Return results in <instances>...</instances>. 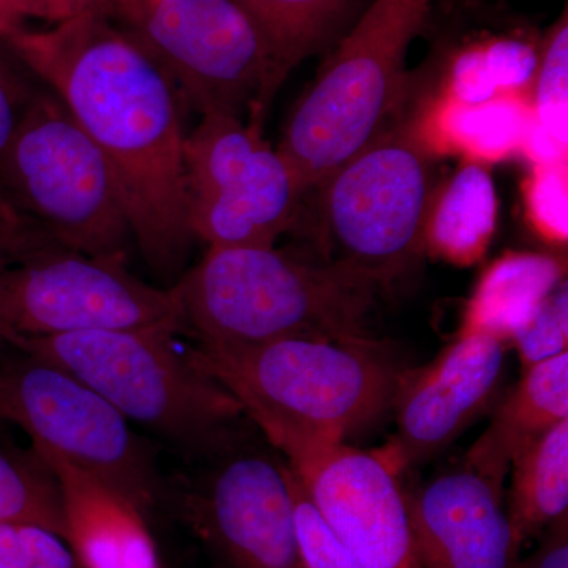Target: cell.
<instances>
[{"label": "cell", "instance_id": "12", "mask_svg": "<svg viewBox=\"0 0 568 568\" xmlns=\"http://www.w3.org/2000/svg\"><path fill=\"white\" fill-rule=\"evenodd\" d=\"M213 458L215 466L190 497L189 508L224 566L305 568L286 463L241 440Z\"/></svg>", "mask_w": 568, "mask_h": 568}, {"label": "cell", "instance_id": "2", "mask_svg": "<svg viewBox=\"0 0 568 568\" xmlns=\"http://www.w3.org/2000/svg\"><path fill=\"white\" fill-rule=\"evenodd\" d=\"M189 357L235 396L283 455L361 435L390 413L402 375L373 339L290 336L253 346L197 345Z\"/></svg>", "mask_w": 568, "mask_h": 568}, {"label": "cell", "instance_id": "19", "mask_svg": "<svg viewBox=\"0 0 568 568\" xmlns=\"http://www.w3.org/2000/svg\"><path fill=\"white\" fill-rule=\"evenodd\" d=\"M497 222L495 183L480 164H466L433 201L424 246L455 265H470L484 256Z\"/></svg>", "mask_w": 568, "mask_h": 568}, {"label": "cell", "instance_id": "3", "mask_svg": "<svg viewBox=\"0 0 568 568\" xmlns=\"http://www.w3.org/2000/svg\"><path fill=\"white\" fill-rule=\"evenodd\" d=\"M183 328L207 346L290 336L369 342L377 290L345 265L305 263L275 245L209 246L173 284Z\"/></svg>", "mask_w": 568, "mask_h": 568}, {"label": "cell", "instance_id": "25", "mask_svg": "<svg viewBox=\"0 0 568 568\" xmlns=\"http://www.w3.org/2000/svg\"><path fill=\"white\" fill-rule=\"evenodd\" d=\"M287 484L293 497L295 532L305 568H362L349 549L325 523L306 495L293 469L286 465Z\"/></svg>", "mask_w": 568, "mask_h": 568}, {"label": "cell", "instance_id": "14", "mask_svg": "<svg viewBox=\"0 0 568 568\" xmlns=\"http://www.w3.org/2000/svg\"><path fill=\"white\" fill-rule=\"evenodd\" d=\"M507 346L488 335H458L435 361L402 372L392 410L396 429L376 455L396 476L450 446L496 398Z\"/></svg>", "mask_w": 568, "mask_h": 568}, {"label": "cell", "instance_id": "24", "mask_svg": "<svg viewBox=\"0 0 568 568\" xmlns=\"http://www.w3.org/2000/svg\"><path fill=\"white\" fill-rule=\"evenodd\" d=\"M534 119L567 148L568 138V24L567 14L556 22L540 51L536 74Z\"/></svg>", "mask_w": 568, "mask_h": 568}, {"label": "cell", "instance_id": "32", "mask_svg": "<svg viewBox=\"0 0 568 568\" xmlns=\"http://www.w3.org/2000/svg\"><path fill=\"white\" fill-rule=\"evenodd\" d=\"M18 18H37L61 24L74 18L93 17L108 18L115 24L129 20L136 0H11Z\"/></svg>", "mask_w": 568, "mask_h": 568}, {"label": "cell", "instance_id": "21", "mask_svg": "<svg viewBox=\"0 0 568 568\" xmlns=\"http://www.w3.org/2000/svg\"><path fill=\"white\" fill-rule=\"evenodd\" d=\"M532 119V104L514 93L481 104L447 99L435 112L429 134L448 151L497 162L523 152Z\"/></svg>", "mask_w": 568, "mask_h": 568}, {"label": "cell", "instance_id": "7", "mask_svg": "<svg viewBox=\"0 0 568 568\" xmlns=\"http://www.w3.org/2000/svg\"><path fill=\"white\" fill-rule=\"evenodd\" d=\"M429 151L416 125L390 126L315 189L331 263L381 290L416 264L433 203Z\"/></svg>", "mask_w": 568, "mask_h": 568}, {"label": "cell", "instance_id": "18", "mask_svg": "<svg viewBox=\"0 0 568 568\" xmlns=\"http://www.w3.org/2000/svg\"><path fill=\"white\" fill-rule=\"evenodd\" d=\"M564 264L540 253H507L478 280L458 335H488L507 347L538 306L562 284Z\"/></svg>", "mask_w": 568, "mask_h": 568}, {"label": "cell", "instance_id": "34", "mask_svg": "<svg viewBox=\"0 0 568 568\" xmlns=\"http://www.w3.org/2000/svg\"><path fill=\"white\" fill-rule=\"evenodd\" d=\"M519 568H568V515L544 530L536 551L521 559Z\"/></svg>", "mask_w": 568, "mask_h": 568}, {"label": "cell", "instance_id": "9", "mask_svg": "<svg viewBox=\"0 0 568 568\" xmlns=\"http://www.w3.org/2000/svg\"><path fill=\"white\" fill-rule=\"evenodd\" d=\"M9 349L0 355V420L20 426L33 452L58 455L111 485L141 510L153 506L162 480L130 422L61 366Z\"/></svg>", "mask_w": 568, "mask_h": 568}, {"label": "cell", "instance_id": "28", "mask_svg": "<svg viewBox=\"0 0 568 568\" xmlns=\"http://www.w3.org/2000/svg\"><path fill=\"white\" fill-rule=\"evenodd\" d=\"M526 203L538 233L549 242H567L568 185L566 162L536 164L526 186Z\"/></svg>", "mask_w": 568, "mask_h": 568}, {"label": "cell", "instance_id": "30", "mask_svg": "<svg viewBox=\"0 0 568 568\" xmlns=\"http://www.w3.org/2000/svg\"><path fill=\"white\" fill-rule=\"evenodd\" d=\"M489 71L500 95H521L534 84L540 63V51L528 40L497 37L487 40Z\"/></svg>", "mask_w": 568, "mask_h": 568}, {"label": "cell", "instance_id": "35", "mask_svg": "<svg viewBox=\"0 0 568 568\" xmlns=\"http://www.w3.org/2000/svg\"><path fill=\"white\" fill-rule=\"evenodd\" d=\"M21 28V20L14 11L11 0H0V36H9V33Z\"/></svg>", "mask_w": 568, "mask_h": 568}, {"label": "cell", "instance_id": "15", "mask_svg": "<svg viewBox=\"0 0 568 568\" xmlns=\"http://www.w3.org/2000/svg\"><path fill=\"white\" fill-rule=\"evenodd\" d=\"M405 499L422 568H519L521 544L503 485L462 467L405 491Z\"/></svg>", "mask_w": 568, "mask_h": 568}, {"label": "cell", "instance_id": "16", "mask_svg": "<svg viewBox=\"0 0 568 568\" xmlns=\"http://www.w3.org/2000/svg\"><path fill=\"white\" fill-rule=\"evenodd\" d=\"M61 491L63 538L82 568H160L142 510L121 491L47 452Z\"/></svg>", "mask_w": 568, "mask_h": 568}, {"label": "cell", "instance_id": "5", "mask_svg": "<svg viewBox=\"0 0 568 568\" xmlns=\"http://www.w3.org/2000/svg\"><path fill=\"white\" fill-rule=\"evenodd\" d=\"M432 0H375L298 102L278 152L305 194L386 129Z\"/></svg>", "mask_w": 568, "mask_h": 568}, {"label": "cell", "instance_id": "10", "mask_svg": "<svg viewBox=\"0 0 568 568\" xmlns=\"http://www.w3.org/2000/svg\"><path fill=\"white\" fill-rule=\"evenodd\" d=\"M263 123L201 115L186 134L185 194L194 241L209 246L275 245L297 223L306 194Z\"/></svg>", "mask_w": 568, "mask_h": 568}, {"label": "cell", "instance_id": "6", "mask_svg": "<svg viewBox=\"0 0 568 568\" xmlns=\"http://www.w3.org/2000/svg\"><path fill=\"white\" fill-rule=\"evenodd\" d=\"M0 193L63 248L125 260L133 235L115 175L48 85L0 163Z\"/></svg>", "mask_w": 568, "mask_h": 568}, {"label": "cell", "instance_id": "17", "mask_svg": "<svg viewBox=\"0 0 568 568\" xmlns=\"http://www.w3.org/2000/svg\"><path fill=\"white\" fill-rule=\"evenodd\" d=\"M567 418L568 353H564L521 373L488 428L467 450L465 467L503 485L515 459Z\"/></svg>", "mask_w": 568, "mask_h": 568}, {"label": "cell", "instance_id": "13", "mask_svg": "<svg viewBox=\"0 0 568 568\" xmlns=\"http://www.w3.org/2000/svg\"><path fill=\"white\" fill-rule=\"evenodd\" d=\"M284 457L362 568H422L405 489L375 450L345 443L295 448Z\"/></svg>", "mask_w": 568, "mask_h": 568}, {"label": "cell", "instance_id": "22", "mask_svg": "<svg viewBox=\"0 0 568 568\" xmlns=\"http://www.w3.org/2000/svg\"><path fill=\"white\" fill-rule=\"evenodd\" d=\"M263 33L282 85L315 52L351 0H235Z\"/></svg>", "mask_w": 568, "mask_h": 568}, {"label": "cell", "instance_id": "26", "mask_svg": "<svg viewBox=\"0 0 568 568\" xmlns=\"http://www.w3.org/2000/svg\"><path fill=\"white\" fill-rule=\"evenodd\" d=\"M521 369L547 362L567 353L568 291L562 283L538 306L536 315L511 336Z\"/></svg>", "mask_w": 568, "mask_h": 568}, {"label": "cell", "instance_id": "1", "mask_svg": "<svg viewBox=\"0 0 568 568\" xmlns=\"http://www.w3.org/2000/svg\"><path fill=\"white\" fill-rule=\"evenodd\" d=\"M106 156L133 241L153 274H181L194 242L181 97L140 44L103 17L6 36Z\"/></svg>", "mask_w": 568, "mask_h": 568}, {"label": "cell", "instance_id": "33", "mask_svg": "<svg viewBox=\"0 0 568 568\" xmlns=\"http://www.w3.org/2000/svg\"><path fill=\"white\" fill-rule=\"evenodd\" d=\"M499 95L489 71L487 41L458 52L448 78V99L463 104H481Z\"/></svg>", "mask_w": 568, "mask_h": 568}, {"label": "cell", "instance_id": "23", "mask_svg": "<svg viewBox=\"0 0 568 568\" xmlns=\"http://www.w3.org/2000/svg\"><path fill=\"white\" fill-rule=\"evenodd\" d=\"M0 525L40 526L63 538L58 480L33 450L0 446Z\"/></svg>", "mask_w": 568, "mask_h": 568}, {"label": "cell", "instance_id": "27", "mask_svg": "<svg viewBox=\"0 0 568 568\" xmlns=\"http://www.w3.org/2000/svg\"><path fill=\"white\" fill-rule=\"evenodd\" d=\"M47 88L0 36V163L39 93Z\"/></svg>", "mask_w": 568, "mask_h": 568}, {"label": "cell", "instance_id": "8", "mask_svg": "<svg viewBox=\"0 0 568 568\" xmlns=\"http://www.w3.org/2000/svg\"><path fill=\"white\" fill-rule=\"evenodd\" d=\"M118 26L194 111L263 123L280 89L274 58L235 0H136Z\"/></svg>", "mask_w": 568, "mask_h": 568}, {"label": "cell", "instance_id": "11", "mask_svg": "<svg viewBox=\"0 0 568 568\" xmlns=\"http://www.w3.org/2000/svg\"><path fill=\"white\" fill-rule=\"evenodd\" d=\"M153 327L183 328L178 295L123 257L54 248L0 272V349L17 338Z\"/></svg>", "mask_w": 568, "mask_h": 568}, {"label": "cell", "instance_id": "29", "mask_svg": "<svg viewBox=\"0 0 568 568\" xmlns=\"http://www.w3.org/2000/svg\"><path fill=\"white\" fill-rule=\"evenodd\" d=\"M0 568H78L63 538L32 525H0Z\"/></svg>", "mask_w": 568, "mask_h": 568}, {"label": "cell", "instance_id": "31", "mask_svg": "<svg viewBox=\"0 0 568 568\" xmlns=\"http://www.w3.org/2000/svg\"><path fill=\"white\" fill-rule=\"evenodd\" d=\"M54 248L63 246L0 193V272Z\"/></svg>", "mask_w": 568, "mask_h": 568}, {"label": "cell", "instance_id": "20", "mask_svg": "<svg viewBox=\"0 0 568 568\" xmlns=\"http://www.w3.org/2000/svg\"><path fill=\"white\" fill-rule=\"evenodd\" d=\"M507 515L519 544L568 515V418L530 444L514 466Z\"/></svg>", "mask_w": 568, "mask_h": 568}, {"label": "cell", "instance_id": "4", "mask_svg": "<svg viewBox=\"0 0 568 568\" xmlns=\"http://www.w3.org/2000/svg\"><path fill=\"white\" fill-rule=\"evenodd\" d=\"M173 328L88 331L17 338L7 347L61 366L129 422L192 455L239 443L244 407L222 384L174 349Z\"/></svg>", "mask_w": 568, "mask_h": 568}]
</instances>
